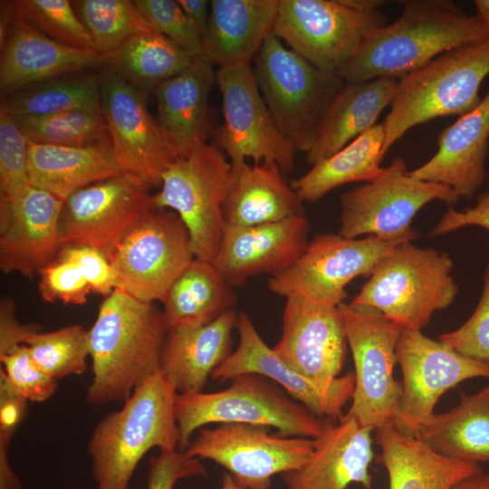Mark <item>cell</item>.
Segmentation results:
<instances>
[{"label":"cell","instance_id":"obj_46","mask_svg":"<svg viewBox=\"0 0 489 489\" xmlns=\"http://www.w3.org/2000/svg\"><path fill=\"white\" fill-rule=\"evenodd\" d=\"M39 273L38 289L45 302L73 305L87 302L91 290L78 266L71 260L57 256Z\"/></svg>","mask_w":489,"mask_h":489},{"label":"cell","instance_id":"obj_53","mask_svg":"<svg viewBox=\"0 0 489 489\" xmlns=\"http://www.w3.org/2000/svg\"><path fill=\"white\" fill-rule=\"evenodd\" d=\"M12 437L0 435V489H23L9 462L7 450Z\"/></svg>","mask_w":489,"mask_h":489},{"label":"cell","instance_id":"obj_45","mask_svg":"<svg viewBox=\"0 0 489 489\" xmlns=\"http://www.w3.org/2000/svg\"><path fill=\"white\" fill-rule=\"evenodd\" d=\"M439 340L466 357L489 364V256L474 312L458 329L442 333Z\"/></svg>","mask_w":489,"mask_h":489},{"label":"cell","instance_id":"obj_5","mask_svg":"<svg viewBox=\"0 0 489 489\" xmlns=\"http://www.w3.org/2000/svg\"><path fill=\"white\" fill-rule=\"evenodd\" d=\"M452 268L446 253L404 242L378 262L350 304L376 310L402 329L421 331L456 297Z\"/></svg>","mask_w":489,"mask_h":489},{"label":"cell","instance_id":"obj_35","mask_svg":"<svg viewBox=\"0 0 489 489\" xmlns=\"http://www.w3.org/2000/svg\"><path fill=\"white\" fill-rule=\"evenodd\" d=\"M385 133L381 123L364 132L332 156L321 159L291 185L301 201L314 203L342 185L378 177L385 168Z\"/></svg>","mask_w":489,"mask_h":489},{"label":"cell","instance_id":"obj_8","mask_svg":"<svg viewBox=\"0 0 489 489\" xmlns=\"http://www.w3.org/2000/svg\"><path fill=\"white\" fill-rule=\"evenodd\" d=\"M381 0H280L273 34L317 68L337 73L385 25Z\"/></svg>","mask_w":489,"mask_h":489},{"label":"cell","instance_id":"obj_10","mask_svg":"<svg viewBox=\"0 0 489 489\" xmlns=\"http://www.w3.org/2000/svg\"><path fill=\"white\" fill-rule=\"evenodd\" d=\"M433 200L451 206L459 197L446 187L411 177L405 160L396 158L378 177L340 196L339 234L349 238L374 235L386 241H412L417 238L412 219Z\"/></svg>","mask_w":489,"mask_h":489},{"label":"cell","instance_id":"obj_24","mask_svg":"<svg viewBox=\"0 0 489 489\" xmlns=\"http://www.w3.org/2000/svg\"><path fill=\"white\" fill-rule=\"evenodd\" d=\"M106 56L58 43L28 24L16 12L1 43L2 98L55 77L104 66Z\"/></svg>","mask_w":489,"mask_h":489},{"label":"cell","instance_id":"obj_21","mask_svg":"<svg viewBox=\"0 0 489 489\" xmlns=\"http://www.w3.org/2000/svg\"><path fill=\"white\" fill-rule=\"evenodd\" d=\"M310 221L303 215L252 226L225 224L214 265L231 286L292 266L309 244Z\"/></svg>","mask_w":489,"mask_h":489},{"label":"cell","instance_id":"obj_37","mask_svg":"<svg viewBox=\"0 0 489 489\" xmlns=\"http://www.w3.org/2000/svg\"><path fill=\"white\" fill-rule=\"evenodd\" d=\"M1 111L12 117L101 112L98 75L85 71L34 83L3 97Z\"/></svg>","mask_w":489,"mask_h":489},{"label":"cell","instance_id":"obj_13","mask_svg":"<svg viewBox=\"0 0 489 489\" xmlns=\"http://www.w3.org/2000/svg\"><path fill=\"white\" fill-rule=\"evenodd\" d=\"M407 241L374 235L349 238L340 234L315 235L297 261L273 275L269 289L280 296H299L317 304L338 307L346 286L357 276H369L378 262Z\"/></svg>","mask_w":489,"mask_h":489},{"label":"cell","instance_id":"obj_27","mask_svg":"<svg viewBox=\"0 0 489 489\" xmlns=\"http://www.w3.org/2000/svg\"><path fill=\"white\" fill-rule=\"evenodd\" d=\"M215 83L214 65L199 57L154 90L157 119L178 158L206 144L208 98Z\"/></svg>","mask_w":489,"mask_h":489},{"label":"cell","instance_id":"obj_51","mask_svg":"<svg viewBox=\"0 0 489 489\" xmlns=\"http://www.w3.org/2000/svg\"><path fill=\"white\" fill-rule=\"evenodd\" d=\"M26 399L0 379V434L13 436L26 414Z\"/></svg>","mask_w":489,"mask_h":489},{"label":"cell","instance_id":"obj_41","mask_svg":"<svg viewBox=\"0 0 489 489\" xmlns=\"http://www.w3.org/2000/svg\"><path fill=\"white\" fill-rule=\"evenodd\" d=\"M17 14L45 36L78 49L92 50L91 36L77 16L72 1H14Z\"/></svg>","mask_w":489,"mask_h":489},{"label":"cell","instance_id":"obj_33","mask_svg":"<svg viewBox=\"0 0 489 489\" xmlns=\"http://www.w3.org/2000/svg\"><path fill=\"white\" fill-rule=\"evenodd\" d=\"M417 437L445 457L489 462V384L474 394H463L454 408L433 413Z\"/></svg>","mask_w":489,"mask_h":489},{"label":"cell","instance_id":"obj_22","mask_svg":"<svg viewBox=\"0 0 489 489\" xmlns=\"http://www.w3.org/2000/svg\"><path fill=\"white\" fill-rule=\"evenodd\" d=\"M63 201L30 186L10 201L0 197V268L32 278L61 250L59 218Z\"/></svg>","mask_w":489,"mask_h":489},{"label":"cell","instance_id":"obj_38","mask_svg":"<svg viewBox=\"0 0 489 489\" xmlns=\"http://www.w3.org/2000/svg\"><path fill=\"white\" fill-rule=\"evenodd\" d=\"M72 4L91 36L92 50L104 56L133 36L153 29L134 1L77 0Z\"/></svg>","mask_w":489,"mask_h":489},{"label":"cell","instance_id":"obj_32","mask_svg":"<svg viewBox=\"0 0 489 489\" xmlns=\"http://www.w3.org/2000/svg\"><path fill=\"white\" fill-rule=\"evenodd\" d=\"M27 171L31 186L62 201L78 189L121 172L111 142L65 147L29 140Z\"/></svg>","mask_w":489,"mask_h":489},{"label":"cell","instance_id":"obj_4","mask_svg":"<svg viewBox=\"0 0 489 489\" xmlns=\"http://www.w3.org/2000/svg\"><path fill=\"white\" fill-rule=\"evenodd\" d=\"M488 74L489 38L447 51L398 79L381 123L384 154L410 129L473 110L482 100L479 89Z\"/></svg>","mask_w":489,"mask_h":489},{"label":"cell","instance_id":"obj_54","mask_svg":"<svg viewBox=\"0 0 489 489\" xmlns=\"http://www.w3.org/2000/svg\"><path fill=\"white\" fill-rule=\"evenodd\" d=\"M452 489H489V475L482 471L458 483Z\"/></svg>","mask_w":489,"mask_h":489},{"label":"cell","instance_id":"obj_15","mask_svg":"<svg viewBox=\"0 0 489 489\" xmlns=\"http://www.w3.org/2000/svg\"><path fill=\"white\" fill-rule=\"evenodd\" d=\"M313 449L312 438L272 435L264 426L222 423L201 427L185 451L222 465L244 487L269 489L273 475L300 467Z\"/></svg>","mask_w":489,"mask_h":489},{"label":"cell","instance_id":"obj_30","mask_svg":"<svg viewBox=\"0 0 489 489\" xmlns=\"http://www.w3.org/2000/svg\"><path fill=\"white\" fill-rule=\"evenodd\" d=\"M379 461L388 476V489H452L483 471L479 464L445 457L417 437L399 432L393 424L374 430Z\"/></svg>","mask_w":489,"mask_h":489},{"label":"cell","instance_id":"obj_12","mask_svg":"<svg viewBox=\"0 0 489 489\" xmlns=\"http://www.w3.org/2000/svg\"><path fill=\"white\" fill-rule=\"evenodd\" d=\"M194 258L189 234L178 215L153 208L128 232L110 257L115 290L143 302H162Z\"/></svg>","mask_w":489,"mask_h":489},{"label":"cell","instance_id":"obj_28","mask_svg":"<svg viewBox=\"0 0 489 489\" xmlns=\"http://www.w3.org/2000/svg\"><path fill=\"white\" fill-rule=\"evenodd\" d=\"M238 313L229 310L200 326L169 329L160 369L178 394L203 391L207 379L233 352V331Z\"/></svg>","mask_w":489,"mask_h":489},{"label":"cell","instance_id":"obj_29","mask_svg":"<svg viewBox=\"0 0 489 489\" xmlns=\"http://www.w3.org/2000/svg\"><path fill=\"white\" fill-rule=\"evenodd\" d=\"M398 80L378 78L345 82L325 109L306 160L313 166L327 158L376 125L395 96Z\"/></svg>","mask_w":489,"mask_h":489},{"label":"cell","instance_id":"obj_17","mask_svg":"<svg viewBox=\"0 0 489 489\" xmlns=\"http://www.w3.org/2000/svg\"><path fill=\"white\" fill-rule=\"evenodd\" d=\"M397 358L402 392L393 425L411 437H417L437 400L449 388L473 378L489 379V364L466 357L417 330L402 329Z\"/></svg>","mask_w":489,"mask_h":489},{"label":"cell","instance_id":"obj_20","mask_svg":"<svg viewBox=\"0 0 489 489\" xmlns=\"http://www.w3.org/2000/svg\"><path fill=\"white\" fill-rule=\"evenodd\" d=\"M285 298L283 333L274 352L307 378L329 381L339 377L348 346L339 307Z\"/></svg>","mask_w":489,"mask_h":489},{"label":"cell","instance_id":"obj_55","mask_svg":"<svg viewBox=\"0 0 489 489\" xmlns=\"http://www.w3.org/2000/svg\"><path fill=\"white\" fill-rule=\"evenodd\" d=\"M476 8V15L489 31V0L474 1Z\"/></svg>","mask_w":489,"mask_h":489},{"label":"cell","instance_id":"obj_25","mask_svg":"<svg viewBox=\"0 0 489 489\" xmlns=\"http://www.w3.org/2000/svg\"><path fill=\"white\" fill-rule=\"evenodd\" d=\"M489 149V91L470 111L440 132L436 154L408 174L471 199L486 179Z\"/></svg>","mask_w":489,"mask_h":489},{"label":"cell","instance_id":"obj_40","mask_svg":"<svg viewBox=\"0 0 489 489\" xmlns=\"http://www.w3.org/2000/svg\"><path fill=\"white\" fill-rule=\"evenodd\" d=\"M39 366L53 379L81 375L90 356L89 331L82 325H69L43 332L38 329L24 341Z\"/></svg>","mask_w":489,"mask_h":489},{"label":"cell","instance_id":"obj_2","mask_svg":"<svg viewBox=\"0 0 489 489\" xmlns=\"http://www.w3.org/2000/svg\"><path fill=\"white\" fill-rule=\"evenodd\" d=\"M169 327L163 310L114 290L105 297L89 330L93 406L125 401L160 369Z\"/></svg>","mask_w":489,"mask_h":489},{"label":"cell","instance_id":"obj_6","mask_svg":"<svg viewBox=\"0 0 489 489\" xmlns=\"http://www.w3.org/2000/svg\"><path fill=\"white\" fill-rule=\"evenodd\" d=\"M216 392L178 394L175 413L179 430L178 450L185 451L191 435L212 423H243L275 427L282 436L316 438L327 419L294 401L278 384L259 374L231 379Z\"/></svg>","mask_w":489,"mask_h":489},{"label":"cell","instance_id":"obj_19","mask_svg":"<svg viewBox=\"0 0 489 489\" xmlns=\"http://www.w3.org/2000/svg\"><path fill=\"white\" fill-rule=\"evenodd\" d=\"M239 343L235 351L212 373L227 380L245 373L259 374L280 385L292 398L322 419H340L342 408L351 399L354 372L332 380L312 379L289 367L261 338L245 312L238 313Z\"/></svg>","mask_w":489,"mask_h":489},{"label":"cell","instance_id":"obj_9","mask_svg":"<svg viewBox=\"0 0 489 489\" xmlns=\"http://www.w3.org/2000/svg\"><path fill=\"white\" fill-rule=\"evenodd\" d=\"M232 165L224 151L207 143L177 158L163 174L152 196L156 208L178 215L195 258L213 263L221 244Z\"/></svg>","mask_w":489,"mask_h":489},{"label":"cell","instance_id":"obj_43","mask_svg":"<svg viewBox=\"0 0 489 489\" xmlns=\"http://www.w3.org/2000/svg\"><path fill=\"white\" fill-rule=\"evenodd\" d=\"M0 361V379L26 400L43 402L55 392L57 380L39 366L26 345L14 347Z\"/></svg>","mask_w":489,"mask_h":489},{"label":"cell","instance_id":"obj_1","mask_svg":"<svg viewBox=\"0 0 489 489\" xmlns=\"http://www.w3.org/2000/svg\"><path fill=\"white\" fill-rule=\"evenodd\" d=\"M399 17L373 30L338 72L345 82L400 79L442 53L489 38L476 14L449 0H405Z\"/></svg>","mask_w":489,"mask_h":489},{"label":"cell","instance_id":"obj_56","mask_svg":"<svg viewBox=\"0 0 489 489\" xmlns=\"http://www.w3.org/2000/svg\"><path fill=\"white\" fill-rule=\"evenodd\" d=\"M220 489H249L237 484L233 476L228 474H224L222 478V486Z\"/></svg>","mask_w":489,"mask_h":489},{"label":"cell","instance_id":"obj_31","mask_svg":"<svg viewBox=\"0 0 489 489\" xmlns=\"http://www.w3.org/2000/svg\"><path fill=\"white\" fill-rule=\"evenodd\" d=\"M303 214L302 202L277 165L246 161L232 167L223 206L225 224L252 226Z\"/></svg>","mask_w":489,"mask_h":489},{"label":"cell","instance_id":"obj_3","mask_svg":"<svg viewBox=\"0 0 489 489\" xmlns=\"http://www.w3.org/2000/svg\"><path fill=\"white\" fill-rule=\"evenodd\" d=\"M177 389L159 369L143 381L122 407L106 415L88 444L96 489H129L142 457L154 447L178 448Z\"/></svg>","mask_w":489,"mask_h":489},{"label":"cell","instance_id":"obj_49","mask_svg":"<svg viewBox=\"0 0 489 489\" xmlns=\"http://www.w3.org/2000/svg\"><path fill=\"white\" fill-rule=\"evenodd\" d=\"M469 225L480 226L489 231V192L480 194L476 204L463 211L455 210L449 206L431 230L430 236L442 235Z\"/></svg>","mask_w":489,"mask_h":489},{"label":"cell","instance_id":"obj_52","mask_svg":"<svg viewBox=\"0 0 489 489\" xmlns=\"http://www.w3.org/2000/svg\"><path fill=\"white\" fill-rule=\"evenodd\" d=\"M187 19L203 36L206 32L210 14V1L177 0Z\"/></svg>","mask_w":489,"mask_h":489},{"label":"cell","instance_id":"obj_14","mask_svg":"<svg viewBox=\"0 0 489 489\" xmlns=\"http://www.w3.org/2000/svg\"><path fill=\"white\" fill-rule=\"evenodd\" d=\"M151 187L124 172L76 190L62 203L59 218L61 249L87 245L110 260L128 232L151 209Z\"/></svg>","mask_w":489,"mask_h":489},{"label":"cell","instance_id":"obj_7","mask_svg":"<svg viewBox=\"0 0 489 489\" xmlns=\"http://www.w3.org/2000/svg\"><path fill=\"white\" fill-rule=\"evenodd\" d=\"M253 71L277 127L297 152L306 154L325 109L344 81L286 48L273 34L254 59Z\"/></svg>","mask_w":489,"mask_h":489},{"label":"cell","instance_id":"obj_48","mask_svg":"<svg viewBox=\"0 0 489 489\" xmlns=\"http://www.w3.org/2000/svg\"><path fill=\"white\" fill-rule=\"evenodd\" d=\"M57 256L71 260L78 266L92 292L107 297L115 290L111 264L98 249L87 245L67 246L62 248Z\"/></svg>","mask_w":489,"mask_h":489},{"label":"cell","instance_id":"obj_42","mask_svg":"<svg viewBox=\"0 0 489 489\" xmlns=\"http://www.w3.org/2000/svg\"><path fill=\"white\" fill-rule=\"evenodd\" d=\"M28 139L14 119L0 110V185L1 196L17 199L30 187Z\"/></svg>","mask_w":489,"mask_h":489},{"label":"cell","instance_id":"obj_34","mask_svg":"<svg viewBox=\"0 0 489 489\" xmlns=\"http://www.w3.org/2000/svg\"><path fill=\"white\" fill-rule=\"evenodd\" d=\"M162 303L169 329L187 328L207 324L235 309L236 295L213 263L194 258Z\"/></svg>","mask_w":489,"mask_h":489},{"label":"cell","instance_id":"obj_23","mask_svg":"<svg viewBox=\"0 0 489 489\" xmlns=\"http://www.w3.org/2000/svg\"><path fill=\"white\" fill-rule=\"evenodd\" d=\"M373 431L349 414L338 423L327 419L310 458L282 475L287 489H346L352 483L372 489Z\"/></svg>","mask_w":489,"mask_h":489},{"label":"cell","instance_id":"obj_47","mask_svg":"<svg viewBox=\"0 0 489 489\" xmlns=\"http://www.w3.org/2000/svg\"><path fill=\"white\" fill-rule=\"evenodd\" d=\"M206 474L199 458L186 451H160L149 460L146 489H173L179 480Z\"/></svg>","mask_w":489,"mask_h":489},{"label":"cell","instance_id":"obj_16","mask_svg":"<svg viewBox=\"0 0 489 489\" xmlns=\"http://www.w3.org/2000/svg\"><path fill=\"white\" fill-rule=\"evenodd\" d=\"M98 78L101 113L120 171L151 188L161 186L163 174L178 157L158 119L148 110L144 92L108 68Z\"/></svg>","mask_w":489,"mask_h":489},{"label":"cell","instance_id":"obj_26","mask_svg":"<svg viewBox=\"0 0 489 489\" xmlns=\"http://www.w3.org/2000/svg\"><path fill=\"white\" fill-rule=\"evenodd\" d=\"M280 0H212L202 57L220 67L251 65L273 32Z\"/></svg>","mask_w":489,"mask_h":489},{"label":"cell","instance_id":"obj_36","mask_svg":"<svg viewBox=\"0 0 489 489\" xmlns=\"http://www.w3.org/2000/svg\"><path fill=\"white\" fill-rule=\"evenodd\" d=\"M192 61L185 50L152 29L106 55L104 66L145 93L183 72Z\"/></svg>","mask_w":489,"mask_h":489},{"label":"cell","instance_id":"obj_50","mask_svg":"<svg viewBox=\"0 0 489 489\" xmlns=\"http://www.w3.org/2000/svg\"><path fill=\"white\" fill-rule=\"evenodd\" d=\"M33 325L20 323L14 315V304L9 297L0 302V356L14 347L24 344L26 337L37 330Z\"/></svg>","mask_w":489,"mask_h":489},{"label":"cell","instance_id":"obj_39","mask_svg":"<svg viewBox=\"0 0 489 489\" xmlns=\"http://www.w3.org/2000/svg\"><path fill=\"white\" fill-rule=\"evenodd\" d=\"M13 118L26 139L34 143L85 147L111 142L101 112L67 111Z\"/></svg>","mask_w":489,"mask_h":489},{"label":"cell","instance_id":"obj_18","mask_svg":"<svg viewBox=\"0 0 489 489\" xmlns=\"http://www.w3.org/2000/svg\"><path fill=\"white\" fill-rule=\"evenodd\" d=\"M216 84L224 110L217 140L232 167L252 159L254 164H275L283 174L291 172L297 151L274 122L252 66L220 67Z\"/></svg>","mask_w":489,"mask_h":489},{"label":"cell","instance_id":"obj_11","mask_svg":"<svg viewBox=\"0 0 489 489\" xmlns=\"http://www.w3.org/2000/svg\"><path fill=\"white\" fill-rule=\"evenodd\" d=\"M338 307L354 363L355 386L347 414L373 430L394 424L402 392L393 374L402 328L373 309L345 302Z\"/></svg>","mask_w":489,"mask_h":489},{"label":"cell","instance_id":"obj_44","mask_svg":"<svg viewBox=\"0 0 489 489\" xmlns=\"http://www.w3.org/2000/svg\"><path fill=\"white\" fill-rule=\"evenodd\" d=\"M134 3L155 31L177 43L193 59L202 57V36L177 0H134Z\"/></svg>","mask_w":489,"mask_h":489}]
</instances>
